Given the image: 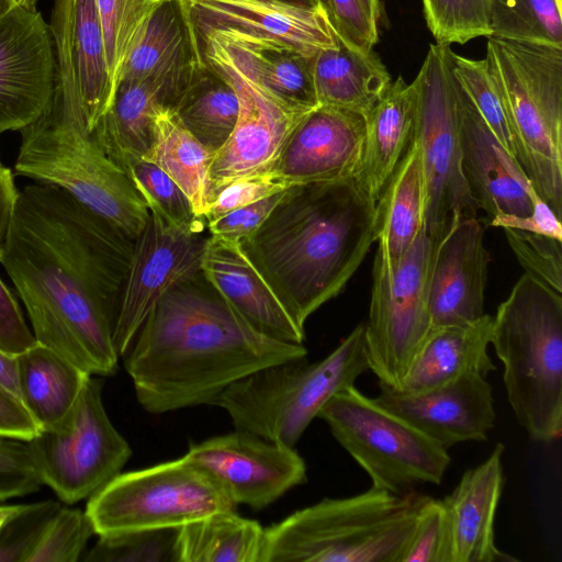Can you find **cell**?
I'll use <instances>...</instances> for the list:
<instances>
[{"instance_id": "cell-37", "label": "cell", "mask_w": 562, "mask_h": 562, "mask_svg": "<svg viewBox=\"0 0 562 562\" xmlns=\"http://www.w3.org/2000/svg\"><path fill=\"white\" fill-rule=\"evenodd\" d=\"M493 37L562 48V0H490Z\"/></svg>"}, {"instance_id": "cell-33", "label": "cell", "mask_w": 562, "mask_h": 562, "mask_svg": "<svg viewBox=\"0 0 562 562\" xmlns=\"http://www.w3.org/2000/svg\"><path fill=\"white\" fill-rule=\"evenodd\" d=\"M199 65L179 1L160 0L131 50L117 83L151 76L186 75Z\"/></svg>"}, {"instance_id": "cell-30", "label": "cell", "mask_w": 562, "mask_h": 562, "mask_svg": "<svg viewBox=\"0 0 562 562\" xmlns=\"http://www.w3.org/2000/svg\"><path fill=\"white\" fill-rule=\"evenodd\" d=\"M313 80L319 105L341 108L364 116L392 82L373 49H356L338 36L334 47L315 55Z\"/></svg>"}, {"instance_id": "cell-59", "label": "cell", "mask_w": 562, "mask_h": 562, "mask_svg": "<svg viewBox=\"0 0 562 562\" xmlns=\"http://www.w3.org/2000/svg\"><path fill=\"white\" fill-rule=\"evenodd\" d=\"M15 7L16 5L13 0H0V19L7 15Z\"/></svg>"}, {"instance_id": "cell-18", "label": "cell", "mask_w": 562, "mask_h": 562, "mask_svg": "<svg viewBox=\"0 0 562 562\" xmlns=\"http://www.w3.org/2000/svg\"><path fill=\"white\" fill-rule=\"evenodd\" d=\"M49 24L15 7L0 19V135L20 131L49 105L56 86Z\"/></svg>"}, {"instance_id": "cell-3", "label": "cell", "mask_w": 562, "mask_h": 562, "mask_svg": "<svg viewBox=\"0 0 562 562\" xmlns=\"http://www.w3.org/2000/svg\"><path fill=\"white\" fill-rule=\"evenodd\" d=\"M375 203L353 178L292 186L239 240L299 327L346 288L376 241Z\"/></svg>"}, {"instance_id": "cell-57", "label": "cell", "mask_w": 562, "mask_h": 562, "mask_svg": "<svg viewBox=\"0 0 562 562\" xmlns=\"http://www.w3.org/2000/svg\"><path fill=\"white\" fill-rule=\"evenodd\" d=\"M15 5L29 11H37L38 0H13Z\"/></svg>"}, {"instance_id": "cell-24", "label": "cell", "mask_w": 562, "mask_h": 562, "mask_svg": "<svg viewBox=\"0 0 562 562\" xmlns=\"http://www.w3.org/2000/svg\"><path fill=\"white\" fill-rule=\"evenodd\" d=\"M205 280L259 333L285 342L303 344L299 327L244 251L239 240L210 236L202 259Z\"/></svg>"}, {"instance_id": "cell-54", "label": "cell", "mask_w": 562, "mask_h": 562, "mask_svg": "<svg viewBox=\"0 0 562 562\" xmlns=\"http://www.w3.org/2000/svg\"><path fill=\"white\" fill-rule=\"evenodd\" d=\"M18 193L19 189H16L14 183L13 171L2 165L0 167V258L3 252Z\"/></svg>"}, {"instance_id": "cell-10", "label": "cell", "mask_w": 562, "mask_h": 562, "mask_svg": "<svg viewBox=\"0 0 562 562\" xmlns=\"http://www.w3.org/2000/svg\"><path fill=\"white\" fill-rule=\"evenodd\" d=\"M236 504L202 467L188 459L119 473L93 493L86 513L95 535L180 528Z\"/></svg>"}, {"instance_id": "cell-41", "label": "cell", "mask_w": 562, "mask_h": 562, "mask_svg": "<svg viewBox=\"0 0 562 562\" xmlns=\"http://www.w3.org/2000/svg\"><path fill=\"white\" fill-rule=\"evenodd\" d=\"M179 528L100 535L86 562H178Z\"/></svg>"}, {"instance_id": "cell-5", "label": "cell", "mask_w": 562, "mask_h": 562, "mask_svg": "<svg viewBox=\"0 0 562 562\" xmlns=\"http://www.w3.org/2000/svg\"><path fill=\"white\" fill-rule=\"evenodd\" d=\"M424 495L370 487L265 528L260 562H401Z\"/></svg>"}, {"instance_id": "cell-42", "label": "cell", "mask_w": 562, "mask_h": 562, "mask_svg": "<svg viewBox=\"0 0 562 562\" xmlns=\"http://www.w3.org/2000/svg\"><path fill=\"white\" fill-rule=\"evenodd\" d=\"M424 15L437 44H465L492 35L490 0H422Z\"/></svg>"}, {"instance_id": "cell-35", "label": "cell", "mask_w": 562, "mask_h": 562, "mask_svg": "<svg viewBox=\"0 0 562 562\" xmlns=\"http://www.w3.org/2000/svg\"><path fill=\"white\" fill-rule=\"evenodd\" d=\"M265 528L225 510L178 529V562H260Z\"/></svg>"}, {"instance_id": "cell-31", "label": "cell", "mask_w": 562, "mask_h": 562, "mask_svg": "<svg viewBox=\"0 0 562 562\" xmlns=\"http://www.w3.org/2000/svg\"><path fill=\"white\" fill-rule=\"evenodd\" d=\"M426 183L420 149L412 138L375 203L378 250L390 262L413 245L425 224Z\"/></svg>"}, {"instance_id": "cell-52", "label": "cell", "mask_w": 562, "mask_h": 562, "mask_svg": "<svg viewBox=\"0 0 562 562\" xmlns=\"http://www.w3.org/2000/svg\"><path fill=\"white\" fill-rule=\"evenodd\" d=\"M40 431L22 402L0 385V436L30 441Z\"/></svg>"}, {"instance_id": "cell-50", "label": "cell", "mask_w": 562, "mask_h": 562, "mask_svg": "<svg viewBox=\"0 0 562 562\" xmlns=\"http://www.w3.org/2000/svg\"><path fill=\"white\" fill-rule=\"evenodd\" d=\"M284 191L277 192L243 207L235 209L207 223L212 236L243 240L252 235L279 203Z\"/></svg>"}, {"instance_id": "cell-23", "label": "cell", "mask_w": 562, "mask_h": 562, "mask_svg": "<svg viewBox=\"0 0 562 562\" xmlns=\"http://www.w3.org/2000/svg\"><path fill=\"white\" fill-rule=\"evenodd\" d=\"M490 262L483 226L477 217L457 222L439 243L431 268L430 329L472 324L486 315Z\"/></svg>"}, {"instance_id": "cell-44", "label": "cell", "mask_w": 562, "mask_h": 562, "mask_svg": "<svg viewBox=\"0 0 562 562\" xmlns=\"http://www.w3.org/2000/svg\"><path fill=\"white\" fill-rule=\"evenodd\" d=\"M401 562H453L450 521L441 499L424 495Z\"/></svg>"}, {"instance_id": "cell-22", "label": "cell", "mask_w": 562, "mask_h": 562, "mask_svg": "<svg viewBox=\"0 0 562 562\" xmlns=\"http://www.w3.org/2000/svg\"><path fill=\"white\" fill-rule=\"evenodd\" d=\"M379 385L378 404L446 449L485 441L494 427L493 390L485 376L465 375L418 393Z\"/></svg>"}, {"instance_id": "cell-38", "label": "cell", "mask_w": 562, "mask_h": 562, "mask_svg": "<svg viewBox=\"0 0 562 562\" xmlns=\"http://www.w3.org/2000/svg\"><path fill=\"white\" fill-rule=\"evenodd\" d=\"M450 60L453 77L460 87L501 144L516 158L505 101L486 58L471 59L451 49Z\"/></svg>"}, {"instance_id": "cell-29", "label": "cell", "mask_w": 562, "mask_h": 562, "mask_svg": "<svg viewBox=\"0 0 562 562\" xmlns=\"http://www.w3.org/2000/svg\"><path fill=\"white\" fill-rule=\"evenodd\" d=\"M207 36L218 38L240 69L280 104L303 113L319 105L313 80L315 56L235 34L217 32Z\"/></svg>"}, {"instance_id": "cell-32", "label": "cell", "mask_w": 562, "mask_h": 562, "mask_svg": "<svg viewBox=\"0 0 562 562\" xmlns=\"http://www.w3.org/2000/svg\"><path fill=\"white\" fill-rule=\"evenodd\" d=\"M89 376L40 344L18 355L20 401L41 430L57 426L70 414Z\"/></svg>"}, {"instance_id": "cell-48", "label": "cell", "mask_w": 562, "mask_h": 562, "mask_svg": "<svg viewBox=\"0 0 562 562\" xmlns=\"http://www.w3.org/2000/svg\"><path fill=\"white\" fill-rule=\"evenodd\" d=\"M42 485L30 441L0 436V502L32 494Z\"/></svg>"}, {"instance_id": "cell-27", "label": "cell", "mask_w": 562, "mask_h": 562, "mask_svg": "<svg viewBox=\"0 0 562 562\" xmlns=\"http://www.w3.org/2000/svg\"><path fill=\"white\" fill-rule=\"evenodd\" d=\"M418 87L400 76L366 115V132L360 161L353 179L374 202L405 154L414 134Z\"/></svg>"}, {"instance_id": "cell-7", "label": "cell", "mask_w": 562, "mask_h": 562, "mask_svg": "<svg viewBox=\"0 0 562 562\" xmlns=\"http://www.w3.org/2000/svg\"><path fill=\"white\" fill-rule=\"evenodd\" d=\"M370 370L364 323L325 358L305 357L263 367L231 384L213 405L236 429L294 447L326 403Z\"/></svg>"}, {"instance_id": "cell-55", "label": "cell", "mask_w": 562, "mask_h": 562, "mask_svg": "<svg viewBox=\"0 0 562 562\" xmlns=\"http://www.w3.org/2000/svg\"><path fill=\"white\" fill-rule=\"evenodd\" d=\"M0 385L20 400L18 355L0 349Z\"/></svg>"}, {"instance_id": "cell-58", "label": "cell", "mask_w": 562, "mask_h": 562, "mask_svg": "<svg viewBox=\"0 0 562 562\" xmlns=\"http://www.w3.org/2000/svg\"><path fill=\"white\" fill-rule=\"evenodd\" d=\"M293 4H297L301 7H307V8H319L323 7L319 0H283Z\"/></svg>"}, {"instance_id": "cell-40", "label": "cell", "mask_w": 562, "mask_h": 562, "mask_svg": "<svg viewBox=\"0 0 562 562\" xmlns=\"http://www.w3.org/2000/svg\"><path fill=\"white\" fill-rule=\"evenodd\" d=\"M120 167L128 175L149 211L176 226L206 222L199 216L181 188L157 165L143 157H127Z\"/></svg>"}, {"instance_id": "cell-60", "label": "cell", "mask_w": 562, "mask_h": 562, "mask_svg": "<svg viewBox=\"0 0 562 562\" xmlns=\"http://www.w3.org/2000/svg\"><path fill=\"white\" fill-rule=\"evenodd\" d=\"M319 1H321V3L323 4V7L325 8V10H326V7H327V0H319Z\"/></svg>"}, {"instance_id": "cell-2", "label": "cell", "mask_w": 562, "mask_h": 562, "mask_svg": "<svg viewBox=\"0 0 562 562\" xmlns=\"http://www.w3.org/2000/svg\"><path fill=\"white\" fill-rule=\"evenodd\" d=\"M305 356L256 330L200 272L158 301L123 358L142 408L164 414L213 405L244 376Z\"/></svg>"}, {"instance_id": "cell-6", "label": "cell", "mask_w": 562, "mask_h": 562, "mask_svg": "<svg viewBox=\"0 0 562 562\" xmlns=\"http://www.w3.org/2000/svg\"><path fill=\"white\" fill-rule=\"evenodd\" d=\"M507 400L536 441L562 434V294L525 273L492 317Z\"/></svg>"}, {"instance_id": "cell-1", "label": "cell", "mask_w": 562, "mask_h": 562, "mask_svg": "<svg viewBox=\"0 0 562 562\" xmlns=\"http://www.w3.org/2000/svg\"><path fill=\"white\" fill-rule=\"evenodd\" d=\"M134 240L66 191L19 190L0 262L36 342L90 375L110 376L121 358L114 322Z\"/></svg>"}, {"instance_id": "cell-34", "label": "cell", "mask_w": 562, "mask_h": 562, "mask_svg": "<svg viewBox=\"0 0 562 562\" xmlns=\"http://www.w3.org/2000/svg\"><path fill=\"white\" fill-rule=\"evenodd\" d=\"M214 154L179 123L169 108L158 110L153 143L145 159L157 165L181 188L203 218L210 202Z\"/></svg>"}, {"instance_id": "cell-12", "label": "cell", "mask_w": 562, "mask_h": 562, "mask_svg": "<svg viewBox=\"0 0 562 562\" xmlns=\"http://www.w3.org/2000/svg\"><path fill=\"white\" fill-rule=\"evenodd\" d=\"M439 243L423 228L409 249L394 262L375 251L364 338L369 367L380 384L401 389L430 330L429 282Z\"/></svg>"}, {"instance_id": "cell-43", "label": "cell", "mask_w": 562, "mask_h": 562, "mask_svg": "<svg viewBox=\"0 0 562 562\" xmlns=\"http://www.w3.org/2000/svg\"><path fill=\"white\" fill-rule=\"evenodd\" d=\"M92 535L95 531L86 510L61 506L24 562H77Z\"/></svg>"}, {"instance_id": "cell-25", "label": "cell", "mask_w": 562, "mask_h": 562, "mask_svg": "<svg viewBox=\"0 0 562 562\" xmlns=\"http://www.w3.org/2000/svg\"><path fill=\"white\" fill-rule=\"evenodd\" d=\"M505 447L497 442L490 456L465 471L442 501L450 521L453 562L517 561L496 547L494 521L501 499Z\"/></svg>"}, {"instance_id": "cell-47", "label": "cell", "mask_w": 562, "mask_h": 562, "mask_svg": "<svg viewBox=\"0 0 562 562\" xmlns=\"http://www.w3.org/2000/svg\"><path fill=\"white\" fill-rule=\"evenodd\" d=\"M379 0H327L326 12L336 35L347 45L369 52L379 41Z\"/></svg>"}, {"instance_id": "cell-14", "label": "cell", "mask_w": 562, "mask_h": 562, "mask_svg": "<svg viewBox=\"0 0 562 562\" xmlns=\"http://www.w3.org/2000/svg\"><path fill=\"white\" fill-rule=\"evenodd\" d=\"M193 48L198 61L231 83L239 101L234 131L212 160L211 200L235 180L269 172L292 130L308 112L291 110L261 90L215 36L203 38Z\"/></svg>"}, {"instance_id": "cell-61", "label": "cell", "mask_w": 562, "mask_h": 562, "mask_svg": "<svg viewBox=\"0 0 562 562\" xmlns=\"http://www.w3.org/2000/svg\"><path fill=\"white\" fill-rule=\"evenodd\" d=\"M1 166H2V162H1V160H0V167H1Z\"/></svg>"}, {"instance_id": "cell-26", "label": "cell", "mask_w": 562, "mask_h": 562, "mask_svg": "<svg viewBox=\"0 0 562 562\" xmlns=\"http://www.w3.org/2000/svg\"><path fill=\"white\" fill-rule=\"evenodd\" d=\"M196 70L188 75L119 81L109 109L92 130L116 165L127 157L145 158L148 155L158 110L172 106Z\"/></svg>"}, {"instance_id": "cell-36", "label": "cell", "mask_w": 562, "mask_h": 562, "mask_svg": "<svg viewBox=\"0 0 562 562\" xmlns=\"http://www.w3.org/2000/svg\"><path fill=\"white\" fill-rule=\"evenodd\" d=\"M170 110L188 132L216 153L234 131L239 101L231 83L200 64Z\"/></svg>"}, {"instance_id": "cell-9", "label": "cell", "mask_w": 562, "mask_h": 562, "mask_svg": "<svg viewBox=\"0 0 562 562\" xmlns=\"http://www.w3.org/2000/svg\"><path fill=\"white\" fill-rule=\"evenodd\" d=\"M318 418L368 474L372 487L403 495L419 485H439L450 465L448 449L355 385L335 394Z\"/></svg>"}, {"instance_id": "cell-51", "label": "cell", "mask_w": 562, "mask_h": 562, "mask_svg": "<svg viewBox=\"0 0 562 562\" xmlns=\"http://www.w3.org/2000/svg\"><path fill=\"white\" fill-rule=\"evenodd\" d=\"M36 344L15 295L0 278V349L19 355Z\"/></svg>"}, {"instance_id": "cell-19", "label": "cell", "mask_w": 562, "mask_h": 562, "mask_svg": "<svg viewBox=\"0 0 562 562\" xmlns=\"http://www.w3.org/2000/svg\"><path fill=\"white\" fill-rule=\"evenodd\" d=\"M48 24L56 56L55 91L80 101L92 132L115 90L95 0H55Z\"/></svg>"}, {"instance_id": "cell-53", "label": "cell", "mask_w": 562, "mask_h": 562, "mask_svg": "<svg viewBox=\"0 0 562 562\" xmlns=\"http://www.w3.org/2000/svg\"><path fill=\"white\" fill-rule=\"evenodd\" d=\"M505 227L562 239L561 218H559L542 200L538 201L529 216L508 220L502 226V228Z\"/></svg>"}, {"instance_id": "cell-13", "label": "cell", "mask_w": 562, "mask_h": 562, "mask_svg": "<svg viewBox=\"0 0 562 562\" xmlns=\"http://www.w3.org/2000/svg\"><path fill=\"white\" fill-rule=\"evenodd\" d=\"M90 375L70 414L30 440L42 482L67 505L89 498L132 456L102 400V381Z\"/></svg>"}, {"instance_id": "cell-49", "label": "cell", "mask_w": 562, "mask_h": 562, "mask_svg": "<svg viewBox=\"0 0 562 562\" xmlns=\"http://www.w3.org/2000/svg\"><path fill=\"white\" fill-rule=\"evenodd\" d=\"M289 189L270 172L235 180L215 192L209 203L206 224L222 215Z\"/></svg>"}, {"instance_id": "cell-21", "label": "cell", "mask_w": 562, "mask_h": 562, "mask_svg": "<svg viewBox=\"0 0 562 562\" xmlns=\"http://www.w3.org/2000/svg\"><path fill=\"white\" fill-rule=\"evenodd\" d=\"M364 132V115L318 105L292 130L269 172L288 188L353 178Z\"/></svg>"}, {"instance_id": "cell-39", "label": "cell", "mask_w": 562, "mask_h": 562, "mask_svg": "<svg viewBox=\"0 0 562 562\" xmlns=\"http://www.w3.org/2000/svg\"><path fill=\"white\" fill-rule=\"evenodd\" d=\"M160 0H95L114 89L120 72ZM115 91V90H114Z\"/></svg>"}, {"instance_id": "cell-15", "label": "cell", "mask_w": 562, "mask_h": 562, "mask_svg": "<svg viewBox=\"0 0 562 562\" xmlns=\"http://www.w3.org/2000/svg\"><path fill=\"white\" fill-rule=\"evenodd\" d=\"M211 234L206 222L176 226L149 211L134 240L130 268L121 292L113 339L123 357L158 301L173 286L201 272Z\"/></svg>"}, {"instance_id": "cell-46", "label": "cell", "mask_w": 562, "mask_h": 562, "mask_svg": "<svg viewBox=\"0 0 562 562\" xmlns=\"http://www.w3.org/2000/svg\"><path fill=\"white\" fill-rule=\"evenodd\" d=\"M61 506L60 502L53 499L20 504L0 530V561L24 562L42 531Z\"/></svg>"}, {"instance_id": "cell-56", "label": "cell", "mask_w": 562, "mask_h": 562, "mask_svg": "<svg viewBox=\"0 0 562 562\" xmlns=\"http://www.w3.org/2000/svg\"><path fill=\"white\" fill-rule=\"evenodd\" d=\"M20 504L18 505H3V506H0V530L2 528V526L4 525V522L7 521V519L16 512V509L19 508Z\"/></svg>"}, {"instance_id": "cell-4", "label": "cell", "mask_w": 562, "mask_h": 562, "mask_svg": "<svg viewBox=\"0 0 562 562\" xmlns=\"http://www.w3.org/2000/svg\"><path fill=\"white\" fill-rule=\"evenodd\" d=\"M19 132L14 176L66 191L135 240L149 210L90 131L79 101L54 92L46 110Z\"/></svg>"}, {"instance_id": "cell-20", "label": "cell", "mask_w": 562, "mask_h": 562, "mask_svg": "<svg viewBox=\"0 0 562 562\" xmlns=\"http://www.w3.org/2000/svg\"><path fill=\"white\" fill-rule=\"evenodd\" d=\"M458 86L462 170L479 210L486 213L488 225L494 227L529 216L541 199L517 159Z\"/></svg>"}, {"instance_id": "cell-17", "label": "cell", "mask_w": 562, "mask_h": 562, "mask_svg": "<svg viewBox=\"0 0 562 562\" xmlns=\"http://www.w3.org/2000/svg\"><path fill=\"white\" fill-rule=\"evenodd\" d=\"M192 45L212 33L273 42L308 56L337 44L324 7L283 0H178Z\"/></svg>"}, {"instance_id": "cell-16", "label": "cell", "mask_w": 562, "mask_h": 562, "mask_svg": "<svg viewBox=\"0 0 562 562\" xmlns=\"http://www.w3.org/2000/svg\"><path fill=\"white\" fill-rule=\"evenodd\" d=\"M206 470L236 504L260 510L306 482L294 447L236 429L191 445L184 454Z\"/></svg>"}, {"instance_id": "cell-8", "label": "cell", "mask_w": 562, "mask_h": 562, "mask_svg": "<svg viewBox=\"0 0 562 562\" xmlns=\"http://www.w3.org/2000/svg\"><path fill=\"white\" fill-rule=\"evenodd\" d=\"M485 58L505 101L516 159L562 218V48L490 36Z\"/></svg>"}, {"instance_id": "cell-28", "label": "cell", "mask_w": 562, "mask_h": 562, "mask_svg": "<svg viewBox=\"0 0 562 562\" xmlns=\"http://www.w3.org/2000/svg\"><path fill=\"white\" fill-rule=\"evenodd\" d=\"M491 336L487 314L472 324L430 329L397 391L418 393L472 374L486 378L496 369L487 352Z\"/></svg>"}, {"instance_id": "cell-45", "label": "cell", "mask_w": 562, "mask_h": 562, "mask_svg": "<svg viewBox=\"0 0 562 562\" xmlns=\"http://www.w3.org/2000/svg\"><path fill=\"white\" fill-rule=\"evenodd\" d=\"M503 229L526 273L562 294V239L510 227Z\"/></svg>"}, {"instance_id": "cell-11", "label": "cell", "mask_w": 562, "mask_h": 562, "mask_svg": "<svg viewBox=\"0 0 562 562\" xmlns=\"http://www.w3.org/2000/svg\"><path fill=\"white\" fill-rule=\"evenodd\" d=\"M450 45L429 46L415 78L418 106L413 138L417 142L426 183L425 232L441 241L462 218L477 217L462 170L459 86Z\"/></svg>"}]
</instances>
